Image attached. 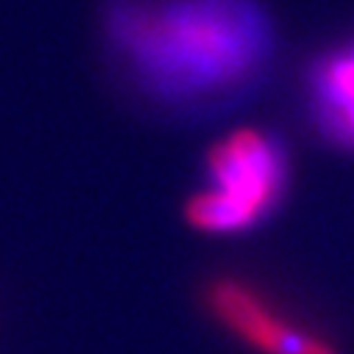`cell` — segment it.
<instances>
[{
  "label": "cell",
  "mask_w": 354,
  "mask_h": 354,
  "mask_svg": "<svg viewBox=\"0 0 354 354\" xmlns=\"http://www.w3.org/2000/svg\"><path fill=\"white\" fill-rule=\"evenodd\" d=\"M109 39L137 90L185 115L237 104L274 53L259 0H123L109 12Z\"/></svg>",
  "instance_id": "6da1fadb"
},
{
  "label": "cell",
  "mask_w": 354,
  "mask_h": 354,
  "mask_svg": "<svg viewBox=\"0 0 354 354\" xmlns=\"http://www.w3.org/2000/svg\"><path fill=\"white\" fill-rule=\"evenodd\" d=\"M288 182L285 140L268 129H237L209 148L204 187L187 198L185 218L207 234H245L279 212Z\"/></svg>",
  "instance_id": "7a4b0ae2"
},
{
  "label": "cell",
  "mask_w": 354,
  "mask_h": 354,
  "mask_svg": "<svg viewBox=\"0 0 354 354\" xmlns=\"http://www.w3.org/2000/svg\"><path fill=\"white\" fill-rule=\"evenodd\" d=\"M212 313L262 354H337L326 340L282 318L254 288L221 279L209 288Z\"/></svg>",
  "instance_id": "3957f363"
},
{
  "label": "cell",
  "mask_w": 354,
  "mask_h": 354,
  "mask_svg": "<svg viewBox=\"0 0 354 354\" xmlns=\"http://www.w3.org/2000/svg\"><path fill=\"white\" fill-rule=\"evenodd\" d=\"M307 115L329 145L354 151V39L313 62L307 73Z\"/></svg>",
  "instance_id": "277c9868"
}]
</instances>
